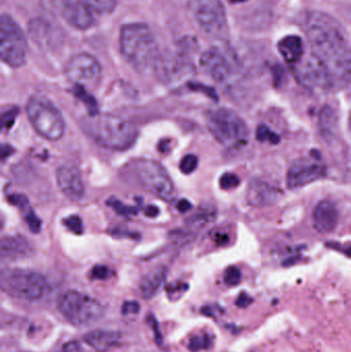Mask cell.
I'll return each mask as SVG.
<instances>
[{"label": "cell", "mask_w": 351, "mask_h": 352, "mask_svg": "<svg viewBox=\"0 0 351 352\" xmlns=\"http://www.w3.org/2000/svg\"><path fill=\"white\" fill-rule=\"evenodd\" d=\"M304 31L311 55L325 66L333 88L351 82V47L342 25L326 12L313 10L305 16Z\"/></svg>", "instance_id": "1"}, {"label": "cell", "mask_w": 351, "mask_h": 352, "mask_svg": "<svg viewBox=\"0 0 351 352\" xmlns=\"http://www.w3.org/2000/svg\"><path fill=\"white\" fill-rule=\"evenodd\" d=\"M194 14L204 33L223 39L228 34L226 12L220 0H193Z\"/></svg>", "instance_id": "11"}, {"label": "cell", "mask_w": 351, "mask_h": 352, "mask_svg": "<svg viewBox=\"0 0 351 352\" xmlns=\"http://www.w3.org/2000/svg\"><path fill=\"white\" fill-rule=\"evenodd\" d=\"M240 270L237 267L231 266L226 269L224 274V280L226 285H230V287H235L238 285L241 281Z\"/></svg>", "instance_id": "34"}, {"label": "cell", "mask_w": 351, "mask_h": 352, "mask_svg": "<svg viewBox=\"0 0 351 352\" xmlns=\"http://www.w3.org/2000/svg\"><path fill=\"white\" fill-rule=\"evenodd\" d=\"M62 16L67 21L68 24L78 30H86L94 23V16L91 12L90 6L87 4V2L80 1V0L68 1L64 8Z\"/></svg>", "instance_id": "19"}, {"label": "cell", "mask_w": 351, "mask_h": 352, "mask_svg": "<svg viewBox=\"0 0 351 352\" xmlns=\"http://www.w3.org/2000/svg\"><path fill=\"white\" fill-rule=\"evenodd\" d=\"M56 180L61 192L72 201H80L84 195V184L80 170L73 165L60 166L56 173Z\"/></svg>", "instance_id": "15"}, {"label": "cell", "mask_w": 351, "mask_h": 352, "mask_svg": "<svg viewBox=\"0 0 351 352\" xmlns=\"http://www.w3.org/2000/svg\"><path fill=\"white\" fill-rule=\"evenodd\" d=\"M188 285L183 283H172V285L167 287V292L169 295H175L177 293H181V292H185L188 289Z\"/></svg>", "instance_id": "41"}, {"label": "cell", "mask_w": 351, "mask_h": 352, "mask_svg": "<svg viewBox=\"0 0 351 352\" xmlns=\"http://www.w3.org/2000/svg\"><path fill=\"white\" fill-rule=\"evenodd\" d=\"M350 129H351V113H350Z\"/></svg>", "instance_id": "47"}, {"label": "cell", "mask_w": 351, "mask_h": 352, "mask_svg": "<svg viewBox=\"0 0 351 352\" xmlns=\"http://www.w3.org/2000/svg\"><path fill=\"white\" fill-rule=\"evenodd\" d=\"M206 124L212 135L225 148H238L249 142L247 123L232 109L220 107L210 111Z\"/></svg>", "instance_id": "5"}, {"label": "cell", "mask_w": 351, "mask_h": 352, "mask_svg": "<svg viewBox=\"0 0 351 352\" xmlns=\"http://www.w3.org/2000/svg\"><path fill=\"white\" fill-rule=\"evenodd\" d=\"M240 184L238 176L234 173H224L220 178V186L223 190H228L237 188Z\"/></svg>", "instance_id": "35"}, {"label": "cell", "mask_w": 351, "mask_h": 352, "mask_svg": "<svg viewBox=\"0 0 351 352\" xmlns=\"http://www.w3.org/2000/svg\"><path fill=\"white\" fill-rule=\"evenodd\" d=\"M278 47L284 61L293 67L300 63L304 56V43L302 38L297 35L284 37L278 43Z\"/></svg>", "instance_id": "21"}, {"label": "cell", "mask_w": 351, "mask_h": 352, "mask_svg": "<svg viewBox=\"0 0 351 352\" xmlns=\"http://www.w3.org/2000/svg\"><path fill=\"white\" fill-rule=\"evenodd\" d=\"M214 344V339L208 334L197 335L192 337L189 341V351L192 352H200L207 351Z\"/></svg>", "instance_id": "25"}, {"label": "cell", "mask_w": 351, "mask_h": 352, "mask_svg": "<svg viewBox=\"0 0 351 352\" xmlns=\"http://www.w3.org/2000/svg\"><path fill=\"white\" fill-rule=\"evenodd\" d=\"M65 74L74 86L89 90L94 89L100 82L102 69L96 58L89 54H78L66 64Z\"/></svg>", "instance_id": "12"}, {"label": "cell", "mask_w": 351, "mask_h": 352, "mask_svg": "<svg viewBox=\"0 0 351 352\" xmlns=\"http://www.w3.org/2000/svg\"><path fill=\"white\" fill-rule=\"evenodd\" d=\"M201 66L204 72L220 85H231L240 72L238 58L231 51L212 47L201 57Z\"/></svg>", "instance_id": "10"}, {"label": "cell", "mask_w": 351, "mask_h": 352, "mask_svg": "<svg viewBox=\"0 0 351 352\" xmlns=\"http://www.w3.org/2000/svg\"><path fill=\"white\" fill-rule=\"evenodd\" d=\"M256 138L259 142L271 144H278L280 142V136L266 125H260L257 128Z\"/></svg>", "instance_id": "26"}, {"label": "cell", "mask_w": 351, "mask_h": 352, "mask_svg": "<svg viewBox=\"0 0 351 352\" xmlns=\"http://www.w3.org/2000/svg\"><path fill=\"white\" fill-rule=\"evenodd\" d=\"M140 310V305L136 301H126L122 305V314L130 316V314H137Z\"/></svg>", "instance_id": "38"}, {"label": "cell", "mask_w": 351, "mask_h": 352, "mask_svg": "<svg viewBox=\"0 0 351 352\" xmlns=\"http://www.w3.org/2000/svg\"><path fill=\"white\" fill-rule=\"evenodd\" d=\"M22 213L25 221H26L27 225H28L30 231L33 232V233H39L41 229V221L38 219V217L35 214L32 208L27 209L26 211Z\"/></svg>", "instance_id": "33"}, {"label": "cell", "mask_w": 351, "mask_h": 352, "mask_svg": "<svg viewBox=\"0 0 351 352\" xmlns=\"http://www.w3.org/2000/svg\"><path fill=\"white\" fill-rule=\"evenodd\" d=\"M128 175L146 192L170 202L174 199V184L166 169L150 159H137L126 167Z\"/></svg>", "instance_id": "6"}, {"label": "cell", "mask_w": 351, "mask_h": 352, "mask_svg": "<svg viewBox=\"0 0 351 352\" xmlns=\"http://www.w3.org/2000/svg\"><path fill=\"white\" fill-rule=\"evenodd\" d=\"M43 2H45V6H49V10L59 12L62 14L68 0H43Z\"/></svg>", "instance_id": "39"}, {"label": "cell", "mask_w": 351, "mask_h": 352, "mask_svg": "<svg viewBox=\"0 0 351 352\" xmlns=\"http://www.w3.org/2000/svg\"><path fill=\"white\" fill-rule=\"evenodd\" d=\"M122 334L113 330H93L84 336V342L98 352H106L119 344Z\"/></svg>", "instance_id": "20"}, {"label": "cell", "mask_w": 351, "mask_h": 352, "mask_svg": "<svg viewBox=\"0 0 351 352\" xmlns=\"http://www.w3.org/2000/svg\"><path fill=\"white\" fill-rule=\"evenodd\" d=\"M348 256H351V248H348V250H344Z\"/></svg>", "instance_id": "46"}, {"label": "cell", "mask_w": 351, "mask_h": 352, "mask_svg": "<svg viewBox=\"0 0 351 352\" xmlns=\"http://www.w3.org/2000/svg\"><path fill=\"white\" fill-rule=\"evenodd\" d=\"M107 204L119 214L124 215V217H130L137 213L138 207L129 206V205L124 204L121 201L117 199H111L107 201Z\"/></svg>", "instance_id": "30"}, {"label": "cell", "mask_w": 351, "mask_h": 352, "mask_svg": "<svg viewBox=\"0 0 351 352\" xmlns=\"http://www.w3.org/2000/svg\"><path fill=\"white\" fill-rule=\"evenodd\" d=\"M86 2L92 10L101 14L113 12L117 4V0H86Z\"/></svg>", "instance_id": "28"}, {"label": "cell", "mask_w": 351, "mask_h": 352, "mask_svg": "<svg viewBox=\"0 0 351 352\" xmlns=\"http://www.w3.org/2000/svg\"><path fill=\"white\" fill-rule=\"evenodd\" d=\"M120 47L127 61L138 72L155 67L159 59L158 45L152 30L144 23L123 26Z\"/></svg>", "instance_id": "3"}, {"label": "cell", "mask_w": 351, "mask_h": 352, "mask_svg": "<svg viewBox=\"0 0 351 352\" xmlns=\"http://www.w3.org/2000/svg\"><path fill=\"white\" fill-rule=\"evenodd\" d=\"M319 129L324 140L333 142L338 135V116L329 105L321 107L319 116Z\"/></svg>", "instance_id": "24"}, {"label": "cell", "mask_w": 351, "mask_h": 352, "mask_svg": "<svg viewBox=\"0 0 351 352\" xmlns=\"http://www.w3.org/2000/svg\"><path fill=\"white\" fill-rule=\"evenodd\" d=\"M313 225L321 234L332 233L339 223V211L334 203L321 201L313 210Z\"/></svg>", "instance_id": "18"}, {"label": "cell", "mask_w": 351, "mask_h": 352, "mask_svg": "<svg viewBox=\"0 0 351 352\" xmlns=\"http://www.w3.org/2000/svg\"><path fill=\"white\" fill-rule=\"evenodd\" d=\"M74 94L84 102L87 107L89 109V113L90 115H94V113H99L98 109H97V103L95 99L87 92V89L82 88V87L74 86Z\"/></svg>", "instance_id": "27"}, {"label": "cell", "mask_w": 351, "mask_h": 352, "mask_svg": "<svg viewBox=\"0 0 351 352\" xmlns=\"http://www.w3.org/2000/svg\"><path fill=\"white\" fill-rule=\"evenodd\" d=\"M278 192L275 186L264 180L255 178L249 182L247 199L249 205L253 207H265L273 204L278 200Z\"/></svg>", "instance_id": "16"}, {"label": "cell", "mask_w": 351, "mask_h": 352, "mask_svg": "<svg viewBox=\"0 0 351 352\" xmlns=\"http://www.w3.org/2000/svg\"><path fill=\"white\" fill-rule=\"evenodd\" d=\"M14 150L12 148V146H8V144H2L1 146V160H5L8 157L12 156L14 154Z\"/></svg>", "instance_id": "42"}, {"label": "cell", "mask_w": 351, "mask_h": 352, "mask_svg": "<svg viewBox=\"0 0 351 352\" xmlns=\"http://www.w3.org/2000/svg\"><path fill=\"white\" fill-rule=\"evenodd\" d=\"M27 117L35 131L49 142H57L65 133V121L61 111L49 99L32 96L26 105Z\"/></svg>", "instance_id": "8"}, {"label": "cell", "mask_w": 351, "mask_h": 352, "mask_svg": "<svg viewBox=\"0 0 351 352\" xmlns=\"http://www.w3.org/2000/svg\"><path fill=\"white\" fill-rule=\"evenodd\" d=\"M28 45L24 33L8 14L0 20V57L10 67L18 68L26 62Z\"/></svg>", "instance_id": "9"}, {"label": "cell", "mask_w": 351, "mask_h": 352, "mask_svg": "<svg viewBox=\"0 0 351 352\" xmlns=\"http://www.w3.org/2000/svg\"><path fill=\"white\" fill-rule=\"evenodd\" d=\"M18 115L19 109L16 107H8L2 111L1 127L3 131L12 127Z\"/></svg>", "instance_id": "29"}, {"label": "cell", "mask_w": 351, "mask_h": 352, "mask_svg": "<svg viewBox=\"0 0 351 352\" xmlns=\"http://www.w3.org/2000/svg\"><path fill=\"white\" fill-rule=\"evenodd\" d=\"M57 307L62 316L76 327L94 324L105 314V308L100 302L73 289L64 292L59 296Z\"/></svg>", "instance_id": "7"}, {"label": "cell", "mask_w": 351, "mask_h": 352, "mask_svg": "<svg viewBox=\"0 0 351 352\" xmlns=\"http://www.w3.org/2000/svg\"><path fill=\"white\" fill-rule=\"evenodd\" d=\"M0 285L10 297L27 302L39 301L49 294L51 287L47 277L36 271L27 269H4Z\"/></svg>", "instance_id": "4"}, {"label": "cell", "mask_w": 351, "mask_h": 352, "mask_svg": "<svg viewBox=\"0 0 351 352\" xmlns=\"http://www.w3.org/2000/svg\"><path fill=\"white\" fill-rule=\"evenodd\" d=\"M63 225L66 229L69 230L71 233L76 235H80L84 232V226H82V219L78 215H69L63 219Z\"/></svg>", "instance_id": "31"}, {"label": "cell", "mask_w": 351, "mask_h": 352, "mask_svg": "<svg viewBox=\"0 0 351 352\" xmlns=\"http://www.w3.org/2000/svg\"><path fill=\"white\" fill-rule=\"evenodd\" d=\"M298 82L309 90H328L333 89L331 78L325 66L313 55L294 66Z\"/></svg>", "instance_id": "14"}, {"label": "cell", "mask_w": 351, "mask_h": 352, "mask_svg": "<svg viewBox=\"0 0 351 352\" xmlns=\"http://www.w3.org/2000/svg\"><path fill=\"white\" fill-rule=\"evenodd\" d=\"M78 349V344L76 342H70L64 346V352H76Z\"/></svg>", "instance_id": "45"}, {"label": "cell", "mask_w": 351, "mask_h": 352, "mask_svg": "<svg viewBox=\"0 0 351 352\" xmlns=\"http://www.w3.org/2000/svg\"><path fill=\"white\" fill-rule=\"evenodd\" d=\"M253 300L247 294L241 293L236 300V306L239 308H247L253 303Z\"/></svg>", "instance_id": "40"}, {"label": "cell", "mask_w": 351, "mask_h": 352, "mask_svg": "<svg viewBox=\"0 0 351 352\" xmlns=\"http://www.w3.org/2000/svg\"><path fill=\"white\" fill-rule=\"evenodd\" d=\"M144 213H146V217H155L159 214V208L157 206H154V205H150V206L146 207Z\"/></svg>", "instance_id": "44"}, {"label": "cell", "mask_w": 351, "mask_h": 352, "mask_svg": "<svg viewBox=\"0 0 351 352\" xmlns=\"http://www.w3.org/2000/svg\"><path fill=\"white\" fill-rule=\"evenodd\" d=\"M177 209H179V211H181V212H187V211H189L190 209L192 208V204L189 202V201L185 200V199H183V200L179 201V203H177Z\"/></svg>", "instance_id": "43"}, {"label": "cell", "mask_w": 351, "mask_h": 352, "mask_svg": "<svg viewBox=\"0 0 351 352\" xmlns=\"http://www.w3.org/2000/svg\"><path fill=\"white\" fill-rule=\"evenodd\" d=\"M80 129L106 150L123 152L133 146L138 130L131 122L111 113H88L80 120Z\"/></svg>", "instance_id": "2"}, {"label": "cell", "mask_w": 351, "mask_h": 352, "mask_svg": "<svg viewBox=\"0 0 351 352\" xmlns=\"http://www.w3.org/2000/svg\"><path fill=\"white\" fill-rule=\"evenodd\" d=\"M155 67L158 69L161 78L167 82H177L190 72L189 65L185 63V60L173 54L159 56Z\"/></svg>", "instance_id": "17"}, {"label": "cell", "mask_w": 351, "mask_h": 352, "mask_svg": "<svg viewBox=\"0 0 351 352\" xmlns=\"http://www.w3.org/2000/svg\"><path fill=\"white\" fill-rule=\"evenodd\" d=\"M167 278V270L164 267L155 269L140 280L139 294L144 300H150L159 293Z\"/></svg>", "instance_id": "22"}, {"label": "cell", "mask_w": 351, "mask_h": 352, "mask_svg": "<svg viewBox=\"0 0 351 352\" xmlns=\"http://www.w3.org/2000/svg\"><path fill=\"white\" fill-rule=\"evenodd\" d=\"M198 158L195 155H187L181 159V164H179V169L183 175H191L198 167Z\"/></svg>", "instance_id": "32"}, {"label": "cell", "mask_w": 351, "mask_h": 352, "mask_svg": "<svg viewBox=\"0 0 351 352\" xmlns=\"http://www.w3.org/2000/svg\"><path fill=\"white\" fill-rule=\"evenodd\" d=\"M31 252V246L25 238L21 236H6L1 240L2 258H24Z\"/></svg>", "instance_id": "23"}, {"label": "cell", "mask_w": 351, "mask_h": 352, "mask_svg": "<svg viewBox=\"0 0 351 352\" xmlns=\"http://www.w3.org/2000/svg\"><path fill=\"white\" fill-rule=\"evenodd\" d=\"M326 166L321 159L304 157L293 162L286 175V184L291 190L303 188L325 177Z\"/></svg>", "instance_id": "13"}, {"label": "cell", "mask_w": 351, "mask_h": 352, "mask_svg": "<svg viewBox=\"0 0 351 352\" xmlns=\"http://www.w3.org/2000/svg\"><path fill=\"white\" fill-rule=\"evenodd\" d=\"M148 322L150 328H152V332H154L155 340H156L157 344H158L159 346H162L163 338L162 334H161L160 332V327H159L158 322H157V320L154 318V316H148Z\"/></svg>", "instance_id": "37"}, {"label": "cell", "mask_w": 351, "mask_h": 352, "mask_svg": "<svg viewBox=\"0 0 351 352\" xmlns=\"http://www.w3.org/2000/svg\"><path fill=\"white\" fill-rule=\"evenodd\" d=\"M111 276V270L109 267L103 266V265H97L91 270L90 277L96 280H105Z\"/></svg>", "instance_id": "36"}]
</instances>
